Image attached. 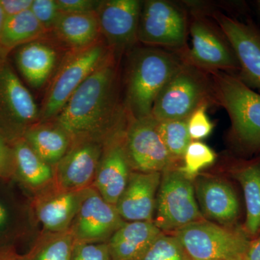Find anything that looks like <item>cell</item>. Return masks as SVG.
<instances>
[{
	"label": "cell",
	"mask_w": 260,
	"mask_h": 260,
	"mask_svg": "<svg viewBox=\"0 0 260 260\" xmlns=\"http://www.w3.org/2000/svg\"><path fill=\"white\" fill-rule=\"evenodd\" d=\"M215 159V152L208 145L200 141H191L183 157L184 165L178 169L192 180L200 171L213 165Z\"/></svg>",
	"instance_id": "29"
},
{
	"label": "cell",
	"mask_w": 260,
	"mask_h": 260,
	"mask_svg": "<svg viewBox=\"0 0 260 260\" xmlns=\"http://www.w3.org/2000/svg\"><path fill=\"white\" fill-rule=\"evenodd\" d=\"M242 260H260V235L250 241Z\"/></svg>",
	"instance_id": "37"
},
{
	"label": "cell",
	"mask_w": 260,
	"mask_h": 260,
	"mask_svg": "<svg viewBox=\"0 0 260 260\" xmlns=\"http://www.w3.org/2000/svg\"><path fill=\"white\" fill-rule=\"evenodd\" d=\"M162 233L153 222H125L107 242L111 260H142Z\"/></svg>",
	"instance_id": "20"
},
{
	"label": "cell",
	"mask_w": 260,
	"mask_h": 260,
	"mask_svg": "<svg viewBox=\"0 0 260 260\" xmlns=\"http://www.w3.org/2000/svg\"><path fill=\"white\" fill-rule=\"evenodd\" d=\"M210 16L218 24L232 44L240 66L237 78L260 92V29L250 18L245 21L213 12Z\"/></svg>",
	"instance_id": "14"
},
{
	"label": "cell",
	"mask_w": 260,
	"mask_h": 260,
	"mask_svg": "<svg viewBox=\"0 0 260 260\" xmlns=\"http://www.w3.org/2000/svg\"><path fill=\"white\" fill-rule=\"evenodd\" d=\"M105 136L73 138L69 150L53 167V185L58 189L70 191L91 187L102 156Z\"/></svg>",
	"instance_id": "13"
},
{
	"label": "cell",
	"mask_w": 260,
	"mask_h": 260,
	"mask_svg": "<svg viewBox=\"0 0 260 260\" xmlns=\"http://www.w3.org/2000/svg\"><path fill=\"white\" fill-rule=\"evenodd\" d=\"M91 187L81 190H64L52 184L36 194L32 208L44 231L68 230Z\"/></svg>",
	"instance_id": "17"
},
{
	"label": "cell",
	"mask_w": 260,
	"mask_h": 260,
	"mask_svg": "<svg viewBox=\"0 0 260 260\" xmlns=\"http://www.w3.org/2000/svg\"><path fill=\"white\" fill-rule=\"evenodd\" d=\"M112 55L115 53L104 39L90 47L68 51L47 89L40 121L53 120L80 85Z\"/></svg>",
	"instance_id": "5"
},
{
	"label": "cell",
	"mask_w": 260,
	"mask_h": 260,
	"mask_svg": "<svg viewBox=\"0 0 260 260\" xmlns=\"http://www.w3.org/2000/svg\"><path fill=\"white\" fill-rule=\"evenodd\" d=\"M9 220V212L6 207L0 202V230L4 229L8 225Z\"/></svg>",
	"instance_id": "39"
},
{
	"label": "cell",
	"mask_w": 260,
	"mask_h": 260,
	"mask_svg": "<svg viewBox=\"0 0 260 260\" xmlns=\"http://www.w3.org/2000/svg\"><path fill=\"white\" fill-rule=\"evenodd\" d=\"M51 32L69 50L90 47L103 39L96 12L62 13Z\"/></svg>",
	"instance_id": "22"
},
{
	"label": "cell",
	"mask_w": 260,
	"mask_h": 260,
	"mask_svg": "<svg viewBox=\"0 0 260 260\" xmlns=\"http://www.w3.org/2000/svg\"><path fill=\"white\" fill-rule=\"evenodd\" d=\"M191 14V47L179 54L183 61L205 71H223L237 77L240 66L237 55L218 24L202 12Z\"/></svg>",
	"instance_id": "6"
},
{
	"label": "cell",
	"mask_w": 260,
	"mask_h": 260,
	"mask_svg": "<svg viewBox=\"0 0 260 260\" xmlns=\"http://www.w3.org/2000/svg\"><path fill=\"white\" fill-rule=\"evenodd\" d=\"M48 34L30 10L8 17L0 32V54L7 56L15 48L45 39Z\"/></svg>",
	"instance_id": "26"
},
{
	"label": "cell",
	"mask_w": 260,
	"mask_h": 260,
	"mask_svg": "<svg viewBox=\"0 0 260 260\" xmlns=\"http://www.w3.org/2000/svg\"><path fill=\"white\" fill-rule=\"evenodd\" d=\"M30 11L48 32L52 31L62 14L56 0H32Z\"/></svg>",
	"instance_id": "31"
},
{
	"label": "cell",
	"mask_w": 260,
	"mask_h": 260,
	"mask_svg": "<svg viewBox=\"0 0 260 260\" xmlns=\"http://www.w3.org/2000/svg\"><path fill=\"white\" fill-rule=\"evenodd\" d=\"M217 105L225 109L231 120L230 138L244 155L260 152V93L235 75L209 71Z\"/></svg>",
	"instance_id": "3"
},
{
	"label": "cell",
	"mask_w": 260,
	"mask_h": 260,
	"mask_svg": "<svg viewBox=\"0 0 260 260\" xmlns=\"http://www.w3.org/2000/svg\"><path fill=\"white\" fill-rule=\"evenodd\" d=\"M142 260H191L177 237L161 233Z\"/></svg>",
	"instance_id": "30"
},
{
	"label": "cell",
	"mask_w": 260,
	"mask_h": 260,
	"mask_svg": "<svg viewBox=\"0 0 260 260\" xmlns=\"http://www.w3.org/2000/svg\"><path fill=\"white\" fill-rule=\"evenodd\" d=\"M14 155L15 177L37 194L54 182V169L37 155L23 137L11 143Z\"/></svg>",
	"instance_id": "23"
},
{
	"label": "cell",
	"mask_w": 260,
	"mask_h": 260,
	"mask_svg": "<svg viewBox=\"0 0 260 260\" xmlns=\"http://www.w3.org/2000/svg\"><path fill=\"white\" fill-rule=\"evenodd\" d=\"M40 119L32 94L0 54V134L12 143Z\"/></svg>",
	"instance_id": "10"
},
{
	"label": "cell",
	"mask_w": 260,
	"mask_h": 260,
	"mask_svg": "<svg viewBox=\"0 0 260 260\" xmlns=\"http://www.w3.org/2000/svg\"><path fill=\"white\" fill-rule=\"evenodd\" d=\"M208 108V106L198 108L187 119L188 132L192 141L205 139L213 132L214 124L207 114Z\"/></svg>",
	"instance_id": "32"
},
{
	"label": "cell",
	"mask_w": 260,
	"mask_h": 260,
	"mask_svg": "<svg viewBox=\"0 0 260 260\" xmlns=\"http://www.w3.org/2000/svg\"><path fill=\"white\" fill-rule=\"evenodd\" d=\"M130 51L125 77L124 108L134 119L151 115L162 88L184 63L179 53L156 47Z\"/></svg>",
	"instance_id": "2"
},
{
	"label": "cell",
	"mask_w": 260,
	"mask_h": 260,
	"mask_svg": "<svg viewBox=\"0 0 260 260\" xmlns=\"http://www.w3.org/2000/svg\"><path fill=\"white\" fill-rule=\"evenodd\" d=\"M187 12L166 0L143 1L138 27V42L150 47L181 53L188 49Z\"/></svg>",
	"instance_id": "7"
},
{
	"label": "cell",
	"mask_w": 260,
	"mask_h": 260,
	"mask_svg": "<svg viewBox=\"0 0 260 260\" xmlns=\"http://www.w3.org/2000/svg\"><path fill=\"white\" fill-rule=\"evenodd\" d=\"M142 5L139 0L101 1L96 11L101 34L118 57L138 42Z\"/></svg>",
	"instance_id": "15"
},
{
	"label": "cell",
	"mask_w": 260,
	"mask_h": 260,
	"mask_svg": "<svg viewBox=\"0 0 260 260\" xmlns=\"http://www.w3.org/2000/svg\"><path fill=\"white\" fill-rule=\"evenodd\" d=\"M194 191L203 216L225 226L237 220L239 201L230 184L215 178L201 177L196 181Z\"/></svg>",
	"instance_id": "19"
},
{
	"label": "cell",
	"mask_w": 260,
	"mask_h": 260,
	"mask_svg": "<svg viewBox=\"0 0 260 260\" xmlns=\"http://www.w3.org/2000/svg\"><path fill=\"white\" fill-rule=\"evenodd\" d=\"M0 260H23V255L19 254L13 246H1Z\"/></svg>",
	"instance_id": "38"
},
{
	"label": "cell",
	"mask_w": 260,
	"mask_h": 260,
	"mask_svg": "<svg viewBox=\"0 0 260 260\" xmlns=\"http://www.w3.org/2000/svg\"><path fill=\"white\" fill-rule=\"evenodd\" d=\"M5 19H6V16H5L3 8H2L1 5H0V32L2 31L3 25H4Z\"/></svg>",
	"instance_id": "40"
},
{
	"label": "cell",
	"mask_w": 260,
	"mask_h": 260,
	"mask_svg": "<svg viewBox=\"0 0 260 260\" xmlns=\"http://www.w3.org/2000/svg\"><path fill=\"white\" fill-rule=\"evenodd\" d=\"M162 173L134 172L115 205L125 222H153Z\"/></svg>",
	"instance_id": "18"
},
{
	"label": "cell",
	"mask_w": 260,
	"mask_h": 260,
	"mask_svg": "<svg viewBox=\"0 0 260 260\" xmlns=\"http://www.w3.org/2000/svg\"><path fill=\"white\" fill-rule=\"evenodd\" d=\"M120 58L109 57L80 85L53 121L72 138L104 137L125 116L121 102Z\"/></svg>",
	"instance_id": "1"
},
{
	"label": "cell",
	"mask_w": 260,
	"mask_h": 260,
	"mask_svg": "<svg viewBox=\"0 0 260 260\" xmlns=\"http://www.w3.org/2000/svg\"><path fill=\"white\" fill-rule=\"evenodd\" d=\"M75 244L70 229L60 232L44 231L23 260H71Z\"/></svg>",
	"instance_id": "27"
},
{
	"label": "cell",
	"mask_w": 260,
	"mask_h": 260,
	"mask_svg": "<svg viewBox=\"0 0 260 260\" xmlns=\"http://www.w3.org/2000/svg\"><path fill=\"white\" fill-rule=\"evenodd\" d=\"M217 105L209 72L184 62L154 103L151 116L158 121L187 120L203 106Z\"/></svg>",
	"instance_id": "4"
},
{
	"label": "cell",
	"mask_w": 260,
	"mask_h": 260,
	"mask_svg": "<svg viewBox=\"0 0 260 260\" xmlns=\"http://www.w3.org/2000/svg\"><path fill=\"white\" fill-rule=\"evenodd\" d=\"M158 129L174 161L182 160L188 145L192 141L188 132L187 120L158 121Z\"/></svg>",
	"instance_id": "28"
},
{
	"label": "cell",
	"mask_w": 260,
	"mask_h": 260,
	"mask_svg": "<svg viewBox=\"0 0 260 260\" xmlns=\"http://www.w3.org/2000/svg\"><path fill=\"white\" fill-rule=\"evenodd\" d=\"M32 3V0H0V5L6 18L30 10Z\"/></svg>",
	"instance_id": "36"
},
{
	"label": "cell",
	"mask_w": 260,
	"mask_h": 260,
	"mask_svg": "<svg viewBox=\"0 0 260 260\" xmlns=\"http://www.w3.org/2000/svg\"><path fill=\"white\" fill-rule=\"evenodd\" d=\"M55 47L45 39L19 47L15 54L17 66L23 78L34 88H41L50 79L57 63Z\"/></svg>",
	"instance_id": "21"
},
{
	"label": "cell",
	"mask_w": 260,
	"mask_h": 260,
	"mask_svg": "<svg viewBox=\"0 0 260 260\" xmlns=\"http://www.w3.org/2000/svg\"><path fill=\"white\" fill-rule=\"evenodd\" d=\"M128 119L126 112L120 122L104 138L102 156L92 186L113 205H116L133 172L125 145Z\"/></svg>",
	"instance_id": "11"
},
{
	"label": "cell",
	"mask_w": 260,
	"mask_h": 260,
	"mask_svg": "<svg viewBox=\"0 0 260 260\" xmlns=\"http://www.w3.org/2000/svg\"><path fill=\"white\" fill-rule=\"evenodd\" d=\"M255 5L256 7V9H257L258 12H259L260 15V0H257V1H256Z\"/></svg>",
	"instance_id": "41"
},
{
	"label": "cell",
	"mask_w": 260,
	"mask_h": 260,
	"mask_svg": "<svg viewBox=\"0 0 260 260\" xmlns=\"http://www.w3.org/2000/svg\"><path fill=\"white\" fill-rule=\"evenodd\" d=\"M151 115L134 119L129 115L125 133L126 153L134 172L164 173L175 168Z\"/></svg>",
	"instance_id": "12"
},
{
	"label": "cell",
	"mask_w": 260,
	"mask_h": 260,
	"mask_svg": "<svg viewBox=\"0 0 260 260\" xmlns=\"http://www.w3.org/2000/svg\"><path fill=\"white\" fill-rule=\"evenodd\" d=\"M244 192L246 204V235L257 237L260 233V158L237 162L232 170Z\"/></svg>",
	"instance_id": "25"
},
{
	"label": "cell",
	"mask_w": 260,
	"mask_h": 260,
	"mask_svg": "<svg viewBox=\"0 0 260 260\" xmlns=\"http://www.w3.org/2000/svg\"><path fill=\"white\" fill-rule=\"evenodd\" d=\"M71 260H111L107 242H75Z\"/></svg>",
	"instance_id": "33"
},
{
	"label": "cell",
	"mask_w": 260,
	"mask_h": 260,
	"mask_svg": "<svg viewBox=\"0 0 260 260\" xmlns=\"http://www.w3.org/2000/svg\"><path fill=\"white\" fill-rule=\"evenodd\" d=\"M15 177L14 155L13 146L3 135L0 134V179Z\"/></svg>",
	"instance_id": "34"
},
{
	"label": "cell",
	"mask_w": 260,
	"mask_h": 260,
	"mask_svg": "<svg viewBox=\"0 0 260 260\" xmlns=\"http://www.w3.org/2000/svg\"><path fill=\"white\" fill-rule=\"evenodd\" d=\"M24 140L36 153L54 167L69 150L73 138L53 121H39L29 127Z\"/></svg>",
	"instance_id": "24"
},
{
	"label": "cell",
	"mask_w": 260,
	"mask_h": 260,
	"mask_svg": "<svg viewBox=\"0 0 260 260\" xmlns=\"http://www.w3.org/2000/svg\"><path fill=\"white\" fill-rule=\"evenodd\" d=\"M154 216V224L162 232H176L205 220L197 203L192 180L178 168L162 173Z\"/></svg>",
	"instance_id": "9"
},
{
	"label": "cell",
	"mask_w": 260,
	"mask_h": 260,
	"mask_svg": "<svg viewBox=\"0 0 260 260\" xmlns=\"http://www.w3.org/2000/svg\"><path fill=\"white\" fill-rule=\"evenodd\" d=\"M62 13L77 14L96 12L101 1L96 0H56Z\"/></svg>",
	"instance_id": "35"
},
{
	"label": "cell",
	"mask_w": 260,
	"mask_h": 260,
	"mask_svg": "<svg viewBox=\"0 0 260 260\" xmlns=\"http://www.w3.org/2000/svg\"><path fill=\"white\" fill-rule=\"evenodd\" d=\"M124 223L115 205L106 201L92 186L70 230L77 243L107 242Z\"/></svg>",
	"instance_id": "16"
},
{
	"label": "cell",
	"mask_w": 260,
	"mask_h": 260,
	"mask_svg": "<svg viewBox=\"0 0 260 260\" xmlns=\"http://www.w3.org/2000/svg\"><path fill=\"white\" fill-rule=\"evenodd\" d=\"M173 234L191 260H242L250 242L245 232L206 220Z\"/></svg>",
	"instance_id": "8"
}]
</instances>
